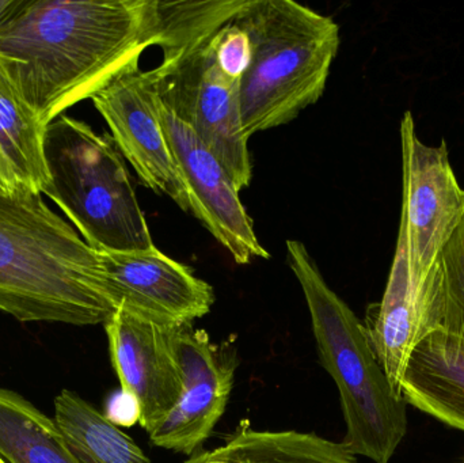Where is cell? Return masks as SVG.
Returning a JSON list of instances; mask_svg holds the SVG:
<instances>
[{
  "instance_id": "cell-18",
  "label": "cell",
  "mask_w": 464,
  "mask_h": 463,
  "mask_svg": "<svg viewBox=\"0 0 464 463\" xmlns=\"http://www.w3.org/2000/svg\"><path fill=\"white\" fill-rule=\"evenodd\" d=\"M0 457L7 463H81L53 419L0 388Z\"/></svg>"
},
{
  "instance_id": "cell-9",
  "label": "cell",
  "mask_w": 464,
  "mask_h": 463,
  "mask_svg": "<svg viewBox=\"0 0 464 463\" xmlns=\"http://www.w3.org/2000/svg\"><path fill=\"white\" fill-rule=\"evenodd\" d=\"M98 255L101 291L114 310L168 325H188L214 306L212 285L158 249Z\"/></svg>"
},
{
  "instance_id": "cell-22",
  "label": "cell",
  "mask_w": 464,
  "mask_h": 463,
  "mask_svg": "<svg viewBox=\"0 0 464 463\" xmlns=\"http://www.w3.org/2000/svg\"><path fill=\"white\" fill-rule=\"evenodd\" d=\"M30 0H0V32L29 5Z\"/></svg>"
},
{
  "instance_id": "cell-15",
  "label": "cell",
  "mask_w": 464,
  "mask_h": 463,
  "mask_svg": "<svg viewBox=\"0 0 464 463\" xmlns=\"http://www.w3.org/2000/svg\"><path fill=\"white\" fill-rule=\"evenodd\" d=\"M45 130L0 60V196L45 193Z\"/></svg>"
},
{
  "instance_id": "cell-1",
  "label": "cell",
  "mask_w": 464,
  "mask_h": 463,
  "mask_svg": "<svg viewBox=\"0 0 464 463\" xmlns=\"http://www.w3.org/2000/svg\"><path fill=\"white\" fill-rule=\"evenodd\" d=\"M160 43L158 0H30L0 32V60L48 127Z\"/></svg>"
},
{
  "instance_id": "cell-21",
  "label": "cell",
  "mask_w": 464,
  "mask_h": 463,
  "mask_svg": "<svg viewBox=\"0 0 464 463\" xmlns=\"http://www.w3.org/2000/svg\"><path fill=\"white\" fill-rule=\"evenodd\" d=\"M106 418L117 427H132L140 420V407L127 391L114 393L106 404Z\"/></svg>"
},
{
  "instance_id": "cell-8",
  "label": "cell",
  "mask_w": 464,
  "mask_h": 463,
  "mask_svg": "<svg viewBox=\"0 0 464 463\" xmlns=\"http://www.w3.org/2000/svg\"><path fill=\"white\" fill-rule=\"evenodd\" d=\"M92 101L140 181L190 212L189 195L158 114L154 70L130 68L95 92Z\"/></svg>"
},
{
  "instance_id": "cell-5",
  "label": "cell",
  "mask_w": 464,
  "mask_h": 463,
  "mask_svg": "<svg viewBox=\"0 0 464 463\" xmlns=\"http://www.w3.org/2000/svg\"><path fill=\"white\" fill-rule=\"evenodd\" d=\"M250 41L240 79L246 138L288 124L324 95L340 49V26L292 0H245L232 19Z\"/></svg>"
},
{
  "instance_id": "cell-12",
  "label": "cell",
  "mask_w": 464,
  "mask_h": 463,
  "mask_svg": "<svg viewBox=\"0 0 464 463\" xmlns=\"http://www.w3.org/2000/svg\"><path fill=\"white\" fill-rule=\"evenodd\" d=\"M179 359L181 396L149 435L157 448L192 457L225 415L234 388L237 353L231 345L215 344L206 331L189 323L179 336Z\"/></svg>"
},
{
  "instance_id": "cell-11",
  "label": "cell",
  "mask_w": 464,
  "mask_h": 463,
  "mask_svg": "<svg viewBox=\"0 0 464 463\" xmlns=\"http://www.w3.org/2000/svg\"><path fill=\"white\" fill-rule=\"evenodd\" d=\"M103 326L121 391L135 397L139 424L151 434L181 396L179 336L185 325L155 323L117 309Z\"/></svg>"
},
{
  "instance_id": "cell-13",
  "label": "cell",
  "mask_w": 464,
  "mask_h": 463,
  "mask_svg": "<svg viewBox=\"0 0 464 463\" xmlns=\"http://www.w3.org/2000/svg\"><path fill=\"white\" fill-rule=\"evenodd\" d=\"M364 325L392 389L403 397L401 383L406 364L425 339V326L421 295L411 279L408 244L401 226L383 298L368 309Z\"/></svg>"
},
{
  "instance_id": "cell-6",
  "label": "cell",
  "mask_w": 464,
  "mask_h": 463,
  "mask_svg": "<svg viewBox=\"0 0 464 463\" xmlns=\"http://www.w3.org/2000/svg\"><path fill=\"white\" fill-rule=\"evenodd\" d=\"M48 196L97 253L157 249L124 157L109 135L63 114L44 139Z\"/></svg>"
},
{
  "instance_id": "cell-3",
  "label": "cell",
  "mask_w": 464,
  "mask_h": 463,
  "mask_svg": "<svg viewBox=\"0 0 464 463\" xmlns=\"http://www.w3.org/2000/svg\"><path fill=\"white\" fill-rule=\"evenodd\" d=\"M245 0H158L163 60L154 68L158 98L217 155L237 189L253 177L240 116V79L218 62L214 35Z\"/></svg>"
},
{
  "instance_id": "cell-2",
  "label": "cell",
  "mask_w": 464,
  "mask_h": 463,
  "mask_svg": "<svg viewBox=\"0 0 464 463\" xmlns=\"http://www.w3.org/2000/svg\"><path fill=\"white\" fill-rule=\"evenodd\" d=\"M100 255L43 195L0 196V312L21 323H105Z\"/></svg>"
},
{
  "instance_id": "cell-10",
  "label": "cell",
  "mask_w": 464,
  "mask_h": 463,
  "mask_svg": "<svg viewBox=\"0 0 464 463\" xmlns=\"http://www.w3.org/2000/svg\"><path fill=\"white\" fill-rule=\"evenodd\" d=\"M158 114L189 195L190 212L230 253L235 263L269 258L259 244L230 174L195 130L158 98Z\"/></svg>"
},
{
  "instance_id": "cell-17",
  "label": "cell",
  "mask_w": 464,
  "mask_h": 463,
  "mask_svg": "<svg viewBox=\"0 0 464 463\" xmlns=\"http://www.w3.org/2000/svg\"><path fill=\"white\" fill-rule=\"evenodd\" d=\"M53 420L81 463H151L132 438L75 391L57 394Z\"/></svg>"
},
{
  "instance_id": "cell-7",
  "label": "cell",
  "mask_w": 464,
  "mask_h": 463,
  "mask_svg": "<svg viewBox=\"0 0 464 463\" xmlns=\"http://www.w3.org/2000/svg\"><path fill=\"white\" fill-rule=\"evenodd\" d=\"M401 140L403 200L400 226L405 231L411 279L422 301L430 269L462 220L464 189L450 162L446 141L438 147L421 141L411 111H406L401 122Z\"/></svg>"
},
{
  "instance_id": "cell-24",
  "label": "cell",
  "mask_w": 464,
  "mask_h": 463,
  "mask_svg": "<svg viewBox=\"0 0 464 463\" xmlns=\"http://www.w3.org/2000/svg\"><path fill=\"white\" fill-rule=\"evenodd\" d=\"M460 463H464V461H463V462H460Z\"/></svg>"
},
{
  "instance_id": "cell-19",
  "label": "cell",
  "mask_w": 464,
  "mask_h": 463,
  "mask_svg": "<svg viewBox=\"0 0 464 463\" xmlns=\"http://www.w3.org/2000/svg\"><path fill=\"white\" fill-rule=\"evenodd\" d=\"M422 301L425 337L439 332L464 342V215L430 269Z\"/></svg>"
},
{
  "instance_id": "cell-20",
  "label": "cell",
  "mask_w": 464,
  "mask_h": 463,
  "mask_svg": "<svg viewBox=\"0 0 464 463\" xmlns=\"http://www.w3.org/2000/svg\"><path fill=\"white\" fill-rule=\"evenodd\" d=\"M214 46L218 62L223 70L234 78L242 79L250 63V41L247 34L231 19L215 33Z\"/></svg>"
},
{
  "instance_id": "cell-23",
  "label": "cell",
  "mask_w": 464,
  "mask_h": 463,
  "mask_svg": "<svg viewBox=\"0 0 464 463\" xmlns=\"http://www.w3.org/2000/svg\"><path fill=\"white\" fill-rule=\"evenodd\" d=\"M0 463H7L5 461V459L2 458V457H0Z\"/></svg>"
},
{
  "instance_id": "cell-4",
  "label": "cell",
  "mask_w": 464,
  "mask_h": 463,
  "mask_svg": "<svg viewBox=\"0 0 464 463\" xmlns=\"http://www.w3.org/2000/svg\"><path fill=\"white\" fill-rule=\"evenodd\" d=\"M289 268L302 287L319 362L334 381L346 424L343 445L354 457L390 463L408 434V402L392 389L364 323L330 288L300 241H286Z\"/></svg>"
},
{
  "instance_id": "cell-14",
  "label": "cell",
  "mask_w": 464,
  "mask_h": 463,
  "mask_svg": "<svg viewBox=\"0 0 464 463\" xmlns=\"http://www.w3.org/2000/svg\"><path fill=\"white\" fill-rule=\"evenodd\" d=\"M401 388L408 405L464 432V342L428 334L411 352Z\"/></svg>"
},
{
  "instance_id": "cell-16",
  "label": "cell",
  "mask_w": 464,
  "mask_h": 463,
  "mask_svg": "<svg viewBox=\"0 0 464 463\" xmlns=\"http://www.w3.org/2000/svg\"><path fill=\"white\" fill-rule=\"evenodd\" d=\"M185 463H360L343 443L314 432L261 431L242 420L223 445Z\"/></svg>"
}]
</instances>
